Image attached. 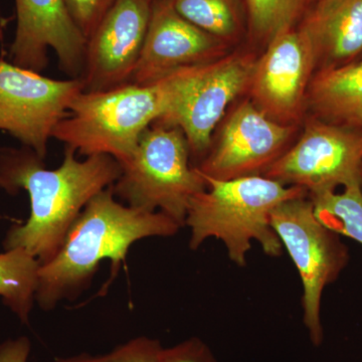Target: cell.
<instances>
[{
  "label": "cell",
  "mask_w": 362,
  "mask_h": 362,
  "mask_svg": "<svg viewBox=\"0 0 362 362\" xmlns=\"http://www.w3.org/2000/svg\"><path fill=\"white\" fill-rule=\"evenodd\" d=\"M226 42L185 20L173 0H154L132 82L151 85L181 68L221 58Z\"/></svg>",
  "instance_id": "5bb4252c"
},
{
  "label": "cell",
  "mask_w": 362,
  "mask_h": 362,
  "mask_svg": "<svg viewBox=\"0 0 362 362\" xmlns=\"http://www.w3.org/2000/svg\"><path fill=\"white\" fill-rule=\"evenodd\" d=\"M204 176L206 189L190 202L185 226L190 230L189 247L197 251L207 239L225 245L228 258L246 267L252 243L258 242L271 258L282 255V243L271 225V213L281 202L308 194L265 175L233 180Z\"/></svg>",
  "instance_id": "3957f363"
},
{
  "label": "cell",
  "mask_w": 362,
  "mask_h": 362,
  "mask_svg": "<svg viewBox=\"0 0 362 362\" xmlns=\"http://www.w3.org/2000/svg\"><path fill=\"white\" fill-rule=\"evenodd\" d=\"M2 40H4V33H2L1 28H0V44H1Z\"/></svg>",
  "instance_id": "d4e9b609"
},
{
  "label": "cell",
  "mask_w": 362,
  "mask_h": 362,
  "mask_svg": "<svg viewBox=\"0 0 362 362\" xmlns=\"http://www.w3.org/2000/svg\"><path fill=\"white\" fill-rule=\"evenodd\" d=\"M120 163L109 156H88L66 147L59 168H45L44 159L28 147L0 148V187L9 194L30 195V214L13 225L4 240L6 251L25 250L44 265L54 258L71 226L93 197L120 177Z\"/></svg>",
  "instance_id": "6da1fadb"
},
{
  "label": "cell",
  "mask_w": 362,
  "mask_h": 362,
  "mask_svg": "<svg viewBox=\"0 0 362 362\" xmlns=\"http://www.w3.org/2000/svg\"><path fill=\"white\" fill-rule=\"evenodd\" d=\"M120 177L112 185L118 199L134 209L161 211L185 226L190 202L206 189V181L192 165L185 135L177 127L152 124L137 148L120 164Z\"/></svg>",
  "instance_id": "8992f818"
},
{
  "label": "cell",
  "mask_w": 362,
  "mask_h": 362,
  "mask_svg": "<svg viewBox=\"0 0 362 362\" xmlns=\"http://www.w3.org/2000/svg\"><path fill=\"white\" fill-rule=\"evenodd\" d=\"M16 30L11 45L14 65L40 73L56 52L61 70L71 78L84 71L87 40L71 20L64 0H16Z\"/></svg>",
  "instance_id": "4fadbf2b"
},
{
  "label": "cell",
  "mask_w": 362,
  "mask_h": 362,
  "mask_svg": "<svg viewBox=\"0 0 362 362\" xmlns=\"http://www.w3.org/2000/svg\"><path fill=\"white\" fill-rule=\"evenodd\" d=\"M271 225L294 262L302 286L303 323L315 347L324 341L321 302L324 289L339 278L349 251L337 233L317 218L308 194L281 202L271 213Z\"/></svg>",
  "instance_id": "52a82bcc"
},
{
  "label": "cell",
  "mask_w": 362,
  "mask_h": 362,
  "mask_svg": "<svg viewBox=\"0 0 362 362\" xmlns=\"http://www.w3.org/2000/svg\"><path fill=\"white\" fill-rule=\"evenodd\" d=\"M293 126L274 120L252 102L240 105L197 169L214 180L264 175L289 148Z\"/></svg>",
  "instance_id": "30bf717a"
},
{
  "label": "cell",
  "mask_w": 362,
  "mask_h": 362,
  "mask_svg": "<svg viewBox=\"0 0 362 362\" xmlns=\"http://www.w3.org/2000/svg\"><path fill=\"white\" fill-rule=\"evenodd\" d=\"M309 101L323 120L361 128L362 61L324 69L311 83Z\"/></svg>",
  "instance_id": "2e32d148"
},
{
  "label": "cell",
  "mask_w": 362,
  "mask_h": 362,
  "mask_svg": "<svg viewBox=\"0 0 362 362\" xmlns=\"http://www.w3.org/2000/svg\"><path fill=\"white\" fill-rule=\"evenodd\" d=\"M180 228L165 214L127 206L119 202L112 187L106 188L78 214L54 258L40 266L35 302L49 311L64 300L77 299L103 259H110L115 276L134 243L173 237Z\"/></svg>",
  "instance_id": "7a4b0ae2"
},
{
  "label": "cell",
  "mask_w": 362,
  "mask_h": 362,
  "mask_svg": "<svg viewBox=\"0 0 362 362\" xmlns=\"http://www.w3.org/2000/svg\"><path fill=\"white\" fill-rule=\"evenodd\" d=\"M162 349L158 339L139 337L118 345L108 354L57 357L54 362H156Z\"/></svg>",
  "instance_id": "44dd1931"
},
{
  "label": "cell",
  "mask_w": 362,
  "mask_h": 362,
  "mask_svg": "<svg viewBox=\"0 0 362 362\" xmlns=\"http://www.w3.org/2000/svg\"><path fill=\"white\" fill-rule=\"evenodd\" d=\"M83 90L81 78L56 80L0 59V130L45 159L54 129Z\"/></svg>",
  "instance_id": "9c48e42d"
},
{
  "label": "cell",
  "mask_w": 362,
  "mask_h": 362,
  "mask_svg": "<svg viewBox=\"0 0 362 362\" xmlns=\"http://www.w3.org/2000/svg\"><path fill=\"white\" fill-rule=\"evenodd\" d=\"M32 344L25 337L8 339L0 344V362H28Z\"/></svg>",
  "instance_id": "cb8c5ba5"
},
{
  "label": "cell",
  "mask_w": 362,
  "mask_h": 362,
  "mask_svg": "<svg viewBox=\"0 0 362 362\" xmlns=\"http://www.w3.org/2000/svg\"><path fill=\"white\" fill-rule=\"evenodd\" d=\"M152 2L116 0L86 44L81 80L86 92L132 82L148 30Z\"/></svg>",
  "instance_id": "7c38bea8"
},
{
  "label": "cell",
  "mask_w": 362,
  "mask_h": 362,
  "mask_svg": "<svg viewBox=\"0 0 362 362\" xmlns=\"http://www.w3.org/2000/svg\"><path fill=\"white\" fill-rule=\"evenodd\" d=\"M307 0H245L250 25L259 39L270 42L290 30L303 11Z\"/></svg>",
  "instance_id": "ffe728a7"
},
{
  "label": "cell",
  "mask_w": 362,
  "mask_h": 362,
  "mask_svg": "<svg viewBox=\"0 0 362 362\" xmlns=\"http://www.w3.org/2000/svg\"><path fill=\"white\" fill-rule=\"evenodd\" d=\"M318 58L315 42L304 25L279 33L257 59L250 84L254 104L274 120L292 125L301 115Z\"/></svg>",
  "instance_id": "8fae6325"
},
{
  "label": "cell",
  "mask_w": 362,
  "mask_h": 362,
  "mask_svg": "<svg viewBox=\"0 0 362 362\" xmlns=\"http://www.w3.org/2000/svg\"><path fill=\"white\" fill-rule=\"evenodd\" d=\"M361 128H362V123H361Z\"/></svg>",
  "instance_id": "83f0119b"
},
{
  "label": "cell",
  "mask_w": 362,
  "mask_h": 362,
  "mask_svg": "<svg viewBox=\"0 0 362 362\" xmlns=\"http://www.w3.org/2000/svg\"><path fill=\"white\" fill-rule=\"evenodd\" d=\"M361 176H362V163H361Z\"/></svg>",
  "instance_id": "484cf974"
},
{
  "label": "cell",
  "mask_w": 362,
  "mask_h": 362,
  "mask_svg": "<svg viewBox=\"0 0 362 362\" xmlns=\"http://www.w3.org/2000/svg\"><path fill=\"white\" fill-rule=\"evenodd\" d=\"M162 111L156 84L128 83L110 90H83L52 138L80 156H109L122 164L133 156L143 133L159 120Z\"/></svg>",
  "instance_id": "277c9868"
},
{
  "label": "cell",
  "mask_w": 362,
  "mask_h": 362,
  "mask_svg": "<svg viewBox=\"0 0 362 362\" xmlns=\"http://www.w3.org/2000/svg\"><path fill=\"white\" fill-rule=\"evenodd\" d=\"M317 218L339 235L362 245V185H349L343 192L308 195Z\"/></svg>",
  "instance_id": "ac0fdd59"
},
{
  "label": "cell",
  "mask_w": 362,
  "mask_h": 362,
  "mask_svg": "<svg viewBox=\"0 0 362 362\" xmlns=\"http://www.w3.org/2000/svg\"><path fill=\"white\" fill-rule=\"evenodd\" d=\"M116 0H64L71 20L88 40Z\"/></svg>",
  "instance_id": "7402d4cb"
},
{
  "label": "cell",
  "mask_w": 362,
  "mask_h": 362,
  "mask_svg": "<svg viewBox=\"0 0 362 362\" xmlns=\"http://www.w3.org/2000/svg\"><path fill=\"white\" fill-rule=\"evenodd\" d=\"M185 20L223 42L237 37L242 28L239 0H173Z\"/></svg>",
  "instance_id": "d6986e66"
},
{
  "label": "cell",
  "mask_w": 362,
  "mask_h": 362,
  "mask_svg": "<svg viewBox=\"0 0 362 362\" xmlns=\"http://www.w3.org/2000/svg\"><path fill=\"white\" fill-rule=\"evenodd\" d=\"M149 1L153 2V1H154V0H149Z\"/></svg>",
  "instance_id": "4316f807"
},
{
  "label": "cell",
  "mask_w": 362,
  "mask_h": 362,
  "mask_svg": "<svg viewBox=\"0 0 362 362\" xmlns=\"http://www.w3.org/2000/svg\"><path fill=\"white\" fill-rule=\"evenodd\" d=\"M304 25L319 57L330 62L328 68L349 64L362 52V0H318Z\"/></svg>",
  "instance_id": "9a60e30c"
},
{
  "label": "cell",
  "mask_w": 362,
  "mask_h": 362,
  "mask_svg": "<svg viewBox=\"0 0 362 362\" xmlns=\"http://www.w3.org/2000/svg\"><path fill=\"white\" fill-rule=\"evenodd\" d=\"M39 271V261L25 250H9L0 254V297L23 324L30 321Z\"/></svg>",
  "instance_id": "e0dca14e"
},
{
  "label": "cell",
  "mask_w": 362,
  "mask_h": 362,
  "mask_svg": "<svg viewBox=\"0 0 362 362\" xmlns=\"http://www.w3.org/2000/svg\"><path fill=\"white\" fill-rule=\"evenodd\" d=\"M256 62L252 54L223 56L181 68L154 83L163 104L156 123L182 131L195 168L211 148L214 130L228 105L251 84Z\"/></svg>",
  "instance_id": "5b68a950"
},
{
  "label": "cell",
  "mask_w": 362,
  "mask_h": 362,
  "mask_svg": "<svg viewBox=\"0 0 362 362\" xmlns=\"http://www.w3.org/2000/svg\"><path fill=\"white\" fill-rule=\"evenodd\" d=\"M361 163L362 128L314 120L264 175L314 195L362 185Z\"/></svg>",
  "instance_id": "ba28073f"
},
{
  "label": "cell",
  "mask_w": 362,
  "mask_h": 362,
  "mask_svg": "<svg viewBox=\"0 0 362 362\" xmlns=\"http://www.w3.org/2000/svg\"><path fill=\"white\" fill-rule=\"evenodd\" d=\"M156 362H218L204 340L190 337L171 347H163Z\"/></svg>",
  "instance_id": "603a6c76"
}]
</instances>
